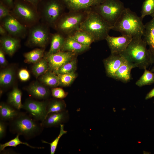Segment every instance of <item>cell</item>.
Wrapping results in <instances>:
<instances>
[{"instance_id": "6da1fadb", "label": "cell", "mask_w": 154, "mask_h": 154, "mask_svg": "<svg viewBox=\"0 0 154 154\" xmlns=\"http://www.w3.org/2000/svg\"><path fill=\"white\" fill-rule=\"evenodd\" d=\"M147 44L141 37H133L127 48L120 54L135 67L144 69L152 64Z\"/></svg>"}, {"instance_id": "7a4b0ae2", "label": "cell", "mask_w": 154, "mask_h": 154, "mask_svg": "<svg viewBox=\"0 0 154 154\" xmlns=\"http://www.w3.org/2000/svg\"><path fill=\"white\" fill-rule=\"evenodd\" d=\"M142 20L135 12L125 8L112 29L119 32L122 35L132 38L142 37L145 31Z\"/></svg>"}, {"instance_id": "3957f363", "label": "cell", "mask_w": 154, "mask_h": 154, "mask_svg": "<svg viewBox=\"0 0 154 154\" xmlns=\"http://www.w3.org/2000/svg\"><path fill=\"white\" fill-rule=\"evenodd\" d=\"M8 124L11 132L22 135L26 139L40 135L44 128L41 122L29 114L20 112L16 117L9 121Z\"/></svg>"}, {"instance_id": "277c9868", "label": "cell", "mask_w": 154, "mask_h": 154, "mask_svg": "<svg viewBox=\"0 0 154 154\" xmlns=\"http://www.w3.org/2000/svg\"><path fill=\"white\" fill-rule=\"evenodd\" d=\"M112 27L92 9L80 25L79 30L85 31L95 42L105 39Z\"/></svg>"}, {"instance_id": "5b68a950", "label": "cell", "mask_w": 154, "mask_h": 154, "mask_svg": "<svg viewBox=\"0 0 154 154\" xmlns=\"http://www.w3.org/2000/svg\"><path fill=\"white\" fill-rule=\"evenodd\" d=\"M11 15L28 28L39 22L40 16L37 8L24 0H15Z\"/></svg>"}, {"instance_id": "8992f818", "label": "cell", "mask_w": 154, "mask_h": 154, "mask_svg": "<svg viewBox=\"0 0 154 154\" xmlns=\"http://www.w3.org/2000/svg\"><path fill=\"white\" fill-rule=\"evenodd\" d=\"M66 8L61 0H42L37 9L41 22L54 29L57 22L65 13Z\"/></svg>"}, {"instance_id": "52a82bcc", "label": "cell", "mask_w": 154, "mask_h": 154, "mask_svg": "<svg viewBox=\"0 0 154 154\" xmlns=\"http://www.w3.org/2000/svg\"><path fill=\"white\" fill-rule=\"evenodd\" d=\"M91 9L65 12L57 22L54 29L66 37L71 35L79 30L81 25Z\"/></svg>"}, {"instance_id": "ba28073f", "label": "cell", "mask_w": 154, "mask_h": 154, "mask_svg": "<svg viewBox=\"0 0 154 154\" xmlns=\"http://www.w3.org/2000/svg\"><path fill=\"white\" fill-rule=\"evenodd\" d=\"M125 8L123 3L119 0H104L92 9L112 28Z\"/></svg>"}, {"instance_id": "9c48e42d", "label": "cell", "mask_w": 154, "mask_h": 154, "mask_svg": "<svg viewBox=\"0 0 154 154\" xmlns=\"http://www.w3.org/2000/svg\"><path fill=\"white\" fill-rule=\"evenodd\" d=\"M49 27L39 22L29 29L27 43L32 46L44 48L50 38Z\"/></svg>"}, {"instance_id": "30bf717a", "label": "cell", "mask_w": 154, "mask_h": 154, "mask_svg": "<svg viewBox=\"0 0 154 154\" xmlns=\"http://www.w3.org/2000/svg\"><path fill=\"white\" fill-rule=\"evenodd\" d=\"M48 100L39 101L29 99L23 104L22 108L34 119L42 121L47 115V107Z\"/></svg>"}, {"instance_id": "8fae6325", "label": "cell", "mask_w": 154, "mask_h": 154, "mask_svg": "<svg viewBox=\"0 0 154 154\" xmlns=\"http://www.w3.org/2000/svg\"><path fill=\"white\" fill-rule=\"evenodd\" d=\"M1 24L5 29L9 35L18 38H24L27 35L29 29L11 15L0 21Z\"/></svg>"}, {"instance_id": "7c38bea8", "label": "cell", "mask_w": 154, "mask_h": 154, "mask_svg": "<svg viewBox=\"0 0 154 154\" xmlns=\"http://www.w3.org/2000/svg\"><path fill=\"white\" fill-rule=\"evenodd\" d=\"M78 54L68 51H60L55 54H46L48 65V70L55 74L61 66L76 58Z\"/></svg>"}, {"instance_id": "4fadbf2b", "label": "cell", "mask_w": 154, "mask_h": 154, "mask_svg": "<svg viewBox=\"0 0 154 154\" xmlns=\"http://www.w3.org/2000/svg\"><path fill=\"white\" fill-rule=\"evenodd\" d=\"M132 39V37L125 35L115 37L108 35L105 40L107 41L111 54H120L126 49Z\"/></svg>"}, {"instance_id": "5bb4252c", "label": "cell", "mask_w": 154, "mask_h": 154, "mask_svg": "<svg viewBox=\"0 0 154 154\" xmlns=\"http://www.w3.org/2000/svg\"><path fill=\"white\" fill-rule=\"evenodd\" d=\"M69 118L68 112L66 110L48 114L41 123L44 128L58 127L60 125L67 122Z\"/></svg>"}, {"instance_id": "9a60e30c", "label": "cell", "mask_w": 154, "mask_h": 154, "mask_svg": "<svg viewBox=\"0 0 154 154\" xmlns=\"http://www.w3.org/2000/svg\"><path fill=\"white\" fill-rule=\"evenodd\" d=\"M126 60L120 54H111L104 59L103 62L107 76L114 79L116 72Z\"/></svg>"}, {"instance_id": "2e32d148", "label": "cell", "mask_w": 154, "mask_h": 154, "mask_svg": "<svg viewBox=\"0 0 154 154\" xmlns=\"http://www.w3.org/2000/svg\"><path fill=\"white\" fill-rule=\"evenodd\" d=\"M69 11L89 10L103 3L104 0H61Z\"/></svg>"}, {"instance_id": "e0dca14e", "label": "cell", "mask_w": 154, "mask_h": 154, "mask_svg": "<svg viewBox=\"0 0 154 154\" xmlns=\"http://www.w3.org/2000/svg\"><path fill=\"white\" fill-rule=\"evenodd\" d=\"M20 40L9 35L1 36L0 39V48L5 53L12 56L20 46Z\"/></svg>"}, {"instance_id": "ac0fdd59", "label": "cell", "mask_w": 154, "mask_h": 154, "mask_svg": "<svg viewBox=\"0 0 154 154\" xmlns=\"http://www.w3.org/2000/svg\"><path fill=\"white\" fill-rule=\"evenodd\" d=\"M26 90L32 96L39 99H47L51 94L50 90L45 85L37 81L31 84Z\"/></svg>"}, {"instance_id": "d6986e66", "label": "cell", "mask_w": 154, "mask_h": 154, "mask_svg": "<svg viewBox=\"0 0 154 154\" xmlns=\"http://www.w3.org/2000/svg\"><path fill=\"white\" fill-rule=\"evenodd\" d=\"M143 40L148 45L152 64L154 63V17L145 25Z\"/></svg>"}, {"instance_id": "ffe728a7", "label": "cell", "mask_w": 154, "mask_h": 154, "mask_svg": "<svg viewBox=\"0 0 154 154\" xmlns=\"http://www.w3.org/2000/svg\"><path fill=\"white\" fill-rule=\"evenodd\" d=\"M135 68L133 63L126 60L116 72L114 79L124 83L129 82L131 79V71Z\"/></svg>"}, {"instance_id": "44dd1931", "label": "cell", "mask_w": 154, "mask_h": 154, "mask_svg": "<svg viewBox=\"0 0 154 154\" xmlns=\"http://www.w3.org/2000/svg\"><path fill=\"white\" fill-rule=\"evenodd\" d=\"M90 46L84 45L69 36L66 37L61 51L73 52L78 54L88 50Z\"/></svg>"}, {"instance_id": "7402d4cb", "label": "cell", "mask_w": 154, "mask_h": 154, "mask_svg": "<svg viewBox=\"0 0 154 154\" xmlns=\"http://www.w3.org/2000/svg\"><path fill=\"white\" fill-rule=\"evenodd\" d=\"M20 112L19 110L8 103L4 102L0 103V118L1 120L9 121L16 117Z\"/></svg>"}, {"instance_id": "603a6c76", "label": "cell", "mask_w": 154, "mask_h": 154, "mask_svg": "<svg viewBox=\"0 0 154 154\" xmlns=\"http://www.w3.org/2000/svg\"><path fill=\"white\" fill-rule=\"evenodd\" d=\"M66 37L64 35L58 32L52 34L50 38V48L46 54H52L60 51L64 44Z\"/></svg>"}, {"instance_id": "cb8c5ba5", "label": "cell", "mask_w": 154, "mask_h": 154, "mask_svg": "<svg viewBox=\"0 0 154 154\" xmlns=\"http://www.w3.org/2000/svg\"><path fill=\"white\" fill-rule=\"evenodd\" d=\"M22 92L17 87H13L8 96L7 103L13 107L19 110L22 108L21 102Z\"/></svg>"}, {"instance_id": "d4e9b609", "label": "cell", "mask_w": 154, "mask_h": 154, "mask_svg": "<svg viewBox=\"0 0 154 154\" xmlns=\"http://www.w3.org/2000/svg\"><path fill=\"white\" fill-rule=\"evenodd\" d=\"M15 72L13 68L8 67L2 70L0 72L1 87H8L13 83L15 77Z\"/></svg>"}, {"instance_id": "484cf974", "label": "cell", "mask_w": 154, "mask_h": 154, "mask_svg": "<svg viewBox=\"0 0 154 154\" xmlns=\"http://www.w3.org/2000/svg\"><path fill=\"white\" fill-rule=\"evenodd\" d=\"M68 36L82 44L88 46H90L91 44L95 42L94 38L90 34L80 30L76 31Z\"/></svg>"}, {"instance_id": "4316f807", "label": "cell", "mask_w": 154, "mask_h": 154, "mask_svg": "<svg viewBox=\"0 0 154 154\" xmlns=\"http://www.w3.org/2000/svg\"><path fill=\"white\" fill-rule=\"evenodd\" d=\"M41 82L46 86L55 88L59 86V81L57 75L50 71H48L41 76L39 78Z\"/></svg>"}, {"instance_id": "83f0119b", "label": "cell", "mask_w": 154, "mask_h": 154, "mask_svg": "<svg viewBox=\"0 0 154 154\" xmlns=\"http://www.w3.org/2000/svg\"><path fill=\"white\" fill-rule=\"evenodd\" d=\"M66 107L65 102L62 99L56 98L48 100L47 107V115L50 113L65 110Z\"/></svg>"}, {"instance_id": "f1b7e54d", "label": "cell", "mask_w": 154, "mask_h": 154, "mask_svg": "<svg viewBox=\"0 0 154 154\" xmlns=\"http://www.w3.org/2000/svg\"><path fill=\"white\" fill-rule=\"evenodd\" d=\"M48 70V63L45 57L35 63L32 68L33 73L37 78L44 74Z\"/></svg>"}, {"instance_id": "f546056e", "label": "cell", "mask_w": 154, "mask_h": 154, "mask_svg": "<svg viewBox=\"0 0 154 154\" xmlns=\"http://www.w3.org/2000/svg\"><path fill=\"white\" fill-rule=\"evenodd\" d=\"M44 51V48H37L24 54L25 60L29 63H35L42 58Z\"/></svg>"}, {"instance_id": "4dcf8cb0", "label": "cell", "mask_w": 154, "mask_h": 154, "mask_svg": "<svg viewBox=\"0 0 154 154\" xmlns=\"http://www.w3.org/2000/svg\"><path fill=\"white\" fill-rule=\"evenodd\" d=\"M144 70L142 75L135 83V84L139 87L154 84V73L147 68Z\"/></svg>"}, {"instance_id": "1f68e13d", "label": "cell", "mask_w": 154, "mask_h": 154, "mask_svg": "<svg viewBox=\"0 0 154 154\" xmlns=\"http://www.w3.org/2000/svg\"><path fill=\"white\" fill-rule=\"evenodd\" d=\"M19 134H17L16 137L14 139L4 144H0V152H1L3 150L7 147H16L17 146L20 144L25 145L31 148L34 149H43L44 148V147L33 146L30 145L27 142H23L21 141L19 138Z\"/></svg>"}, {"instance_id": "d6a6232c", "label": "cell", "mask_w": 154, "mask_h": 154, "mask_svg": "<svg viewBox=\"0 0 154 154\" xmlns=\"http://www.w3.org/2000/svg\"><path fill=\"white\" fill-rule=\"evenodd\" d=\"M141 17L143 19L147 15L154 17V0H145L143 2L141 12Z\"/></svg>"}, {"instance_id": "836d02e7", "label": "cell", "mask_w": 154, "mask_h": 154, "mask_svg": "<svg viewBox=\"0 0 154 154\" xmlns=\"http://www.w3.org/2000/svg\"><path fill=\"white\" fill-rule=\"evenodd\" d=\"M77 68L76 58L66 63L61 66L55 73L58 74H64L75 72Z\"/></svg>"}, {"instance_id": "e575fe53", "label": "cell", "mask_w": 154, "mask_h": 154, "mask_svg": "<svg viewBox=\"0 0 154 154\" xmlns=\"http://www.w3.org/2000/svg\"><path fill=\"white\" fill-rule=\"evenodd\" d=\"M59 81V86L68 87L73 83L77 76L75 72L64 74H58Z\"/></svg>"}, {"instance_id": "d590c367", "label": "cell", "mask_w": 154, "mask_h": 154, "mask_svg": "<svg viewBox=\"0 0 154 154\" xmlns=\"http://www.w3.org/2000/svg\"><path fill=\"white\" fill-rule=\"evenodd\" d=\"M60 131L58 136L51 143H48L45 141L42 140L43 143L48 144L50 145V153L54 154L56 151L58 144L60 139L64 134L67 133V131L64 129V124H62L60 125Z\"/></svg>"}, {"instance_id": "8d00e7d4", "label": "cell", "mask_w": 154, "mask_h": 154, "mask_svg": "<svg viewBox=\"0 0 154 154\" xmlns=\"http://www.w3.org/2000/svg\"><path fill=\"white\" fill-rule=\"evenodd\" d=\"M52 95L56 98L62 99L65 98L68 95V93L60 88H54L51 90Z\"/></svg>"}, {"instance_id": "74e56055", "label": "cell", "mask_w": 154, "mask_h": 154, "mask_svg": "<svg viewBox=\"0 0 154 154\" xmlns=\"http://www.w3.org/2000/svg\"><path fill=\"white\" fill-rule=\"evenodd\" d=\"M11 10L2 2L0 1V20L11 15Z\"/></svg>"}, {"instance_id": "f35d334b", "label": "cell", "mask_w": 154, "mask_h": 154, "mask_svg": "<svg viewBox=\"0 0 154 154\" xmlns=\"http://www.w3.org/2000/svg\"><path fill=\"white\" fill-rule=\"evenodd\" d=\"M19 76L20 79L23 81H26L30 78V74L29 72L26 69H21L19 72Z\"/></svg>"}, {"instance_id": "ab89813d", "label": "cell", "mask_w": 154, "mask_h": 154, "mask_svg": "<svg viewBox=\"0 0 154 154\" xmlns=\"http://www.w3.org/2000/svg\"><path fill=\"white\" fill-rule=\"evenodd\" d=\"M7 123L6 121H0V139H2L5 136Z\"/></svg>"}, {"instance_id": "60d3db41", "label": "cell", "mask_w": 154, "mask_h": 154, "mask_svg": "<svg viewBox=\"0 0 154 154\" xmlns=\"http://www.w3.org/2000/svg\"><path fill=\"white\" fill-rule=\"evenodd\" d=\"M5 53L0 48V64L1 66L4 67L6 66L7 64V61L5 58Z\"/></svg>"}, {"instance_id": "b9f144b4", "label": "cell", "mask_w": 154, "mask_h": 154, "mask_svg": "<svg viewBox=\"0 0 154 154\" xmlns=\"http://www.w3.org/2000/svg\"><path fill=\"white\" fill-rule=\"evenodd\" d=\"M0 1L7 6L11 10L12 9L13 7V0H0Z\"/></svg>"}, {"instance_id": "7bdbcfd3", "label": "cell", "mask_w": 154, "mask_h": 154, "mask_svg": "<svg viewBox=\"0 0 154 154\" xmlns=\"http://www.w3.org/2000/svg\"><path fill=\"white\" fill-rule=\"evenodd\" d=\"M32 4L37 8L40 3L42 0H24Z\"/></svg>"}, {"instance_id": "ee69618b", "label": "cell", "mask_w": 154, "mask_h": 154, "mask_svg": "<svg viewBox=\"0 0 154 154\" xmlns=\"http://www.w3.org/2000/svg\"><path fill=\"white\" fill-rule=\"evenodd\" d=\"M154 97V88L146 95L145 100H147Z\"/></svg>"}, {"instance_id": "f6af8a7d", "label": "cell", "mask_w": 154, "mask_h": 154, "mask_svg": "<svg viewBox=\"0 0 154 154\" xmlns=\"http://www.w3.org/2000/svg\"><path fill=\"white\" fill-rule=\"evenodd\" d=\"M0 34L1 36H5L8 35L5 29L0 24Z\"/></svg>"}, {"instance_id": "bcb514c9", "label": "cell", "mask_w": 154, "mask_h": 154, "mask_svg": "<svg viewBox=\"0 0 154 154\" xmlns=\"http://www.w3.org/2000/svg\"><path fill=\"white\" fill-rule=\"evenodd\" d=\"M151 71L152 72H154V66H153L152 68L151 69Z\"/></svg>"}]
</instances>
